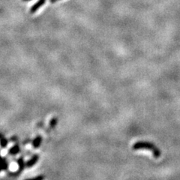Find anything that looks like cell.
Here are the masks:
<instances>
[{
    "mask_svg": "<svg viewBox=\"0 0 180 180\" xmlns=\"http://www.w3.org/2000/svg\"><path fill=\"white\" fill-rule=\"evenodd\" d=\"M0 144H1V146L3 148L8 145V141H7L6 139H5V137L2 135H0Z\"/></svg>",
    "mask_w": 180,
    "mask_h": 180,
    "instance_id": "obj_6",
    "label": "cell"
},
{
    "mask_svg": "<svg viewBox=\"0 0 180 180\" xmlns=\"http://www.w3.org/2000/svg\"><path fill=\"white\" fill-rule=\"evenodd\" d=\"M45 1L46 0H38V1L32 7L31 9H30V12H31L32 14L36 12L39 8H41V7L43 6L44 5H45Z\"/></svg>",
    "mask_w": 180,
    "mask_h": 180,
    "instance_id": "obj_2",
    "label": "cell"
},
{
    "mask_svg": "<svg viewBox=\"0 0 180 180\" xmlns=\"http://www.w3.org/2000/svg\"><path fill=\"white\" fill-rule=\"evenodd\" d=\"M134 150H140V149H148L151 151L155 158L158 159L161 157V152L155 145L152 142L149 141H137L132 147Z\"/></svg>",
    "mask_w": 180,
    "mask_h": 180,
    "instance_id": "obj_1",
    "label": "cell"
},
{
    "mask_svg": "<svg viewBox=\"0 0 180 180\" xmlns=\"http://www.w3.org/2000/svg\"><path fill=\"white\" fill-rule=\"evenodd\" d=\"M57 123H58V118L57 117H53L50 121V127L51 128H55Z\"/></svg>",
    "mask_w": 180,
    "mask_h": 180,
    "instance_id": "obj_5",
    "label": "cell"
},
{
    "mask_svg": "<svg viewBox=\"0 0 180 180\" xmlns=\"http://www.w3.org/2000/svg\"><path fill=\"white\" fill-rule=\"evenodd\" d=\"M38 159H39L38 155H35L33 157L30 158V160L28 161V162L26 163V166L28 167H32V166H34L37 162H38Z\"/></svg>",
    "mask_w": 180,
    "mask_h": 180,
    "instance_id": "obj_3",
    "label": "cell"
},
{
    "mask_svg": "<svg viewBox=\"0 0 180 180\" xmlns=\"http://www.w3.org/2000/svg\"><path fill=\"white\" fill-rule=\"evenodd\" d=\"M41 141H42V137H41V136H38V137H37L33 141V147L34 148H36V149L38 148V147L41 146Z\"/></svg>",
    "mask_w": 180,
    "mask_h": 180,
    "instance_id": "obj_4",
    "label": "cell"
},
{
    "mask_svg": "<svg viewBox=\"0 0 180 180\" xmlns=\"http://www.w3.org/2000/svg\"><path fill=\"white\" fill-rule=\"evenodd\" d=\"M18 165H19L20 169H23V167H24V165H23V160H22V159H20L19 160V162H18Z\"/></svg>",
    "mask_w": 180,
    "mask_h": 180,
    "instance_id": "obj_9",
    "label": "cell"
},
{
    "mask_svg": "<svg viewBox=\"0 0 180 180\" xmlns=\"http://www.w3.org/2000/svg\"><path fill=\"white\" fill-rule=\"evenodd\" d=\"M18 167H19V165H18V164H12L11 165V169L12 170H14V171H15L16 170H18Z\"/></svg>",
    "mask_w": 180,
    "mask_h": 180,
    "instance_id": "obj_8",
    "label": "cell"
},
{
    "mask_svg": "<svg viewBox=\"0 0 180 180\" xmlns=\"http://www.w3.org/2000/svg\"><path fill=\"white\" fill-rule=\"evenodd\" d=\"M19 147H18V146H14V147H12V148H11V149H10V151H9V152L11 154H17L18 153V152H19Z\"/></svg>",
    "mask_w": 180,
    "mask_h": 180,
    "instance_id": "obj_7",
    "label": "cell"
},
{
    "mask_svg": "<svg viewBox=\"0 0 180 180\" xmlns=\"http://www.w3.org/2000/svg\"><path fill=\"white\" fill-rule=\"evenodd\" d=\"M23 1H29V0H23Z\"/></svg>",
    "mask_w": 180,
    "mask_h": 180,
    "instance_id": "obj_10",
    "label": "cell"
}]
</instances>
